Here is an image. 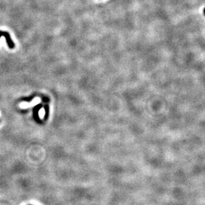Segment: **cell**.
<instances>
[{"instance_id": "1", "label": "cell", "mask_w": 205, "mask_h": 205, "mask_svg": "<svg viewBox=\"0 0 205 205\" xmlns=\"http://www.w3.org/2000/svg\"><path fill=\"white\" fill-rule=\"evenodd\" d=\"M2 37H4L5 38V41L7 42V45L9 48L11 49H13V48H15V43L13 42V41L11 38V36H10V34L7 32V31H0V38Z\"/></svg>"}]
</instances>
